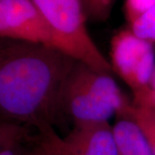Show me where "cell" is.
I'll use <instances>...</instances> for the list:
<instances>
[{
  "label": "cell",
  "instance_id": "8",
  "mask_svg": "<svg viewBox=\"0 0 155 155\" xmlns=\"http://www.w3.org/2000/svg\"><path fill=\"white\" fill-rule=\"evenodd\" d=\"M29 127L16 122L0 125V155H32L34 137Z\"/></svg>",
  "mask_w": 155,
  "mask_h": 155
},
{
  "label": "cell",
  "instance_id": "9",
  "mask_svg": "<svg viewBox=\"0 0 155 155\" xmlns=\"http://www.w3.org/2000/svg\"><path fill=\"white\" fill-rule=\"evenodd\" d=\"M130 117L137 123L155 155V108L134 104Z\"/></svg>",
  "mask_w": 155,
  "mask_h": 155
},
{
  "label": "cell",
  "instance_id": "3",
  "mask_svg": "<svg viewBox=\"0 0 155 155\" xmlns=\"http://www.w3.org/2000/svg\"><path fill=\"white\" fill-rule=\"evenodd\" d=\"M110 65L133 91V96L149 86L155 71L153 43L137 36L131 28L122 29L110 41Z\"/></svg>",
  "mask_w": 155,
  "mask_h": 155
},
{
  "label": "cell",
  "instance_id": "14",
  "mask_svg": "<svg viewBox=\"0 0 155 155\" xmlns=\"http://www.w3.org/2000/svg\"><path fill=\"white\" fill-rule=\"evenodd\" d=\"M32 155H50L48 153H47L40 145L35 141L34 137V146L32 150Z\"/></svg>",
  "mask_w": 155,
  "mask_h": 155
},
{
  "label": "cell",
  "instance_id": "10",
  "mask_svg": "<svg viewBox=\"0 0 155 155\" xmlns=\"http://www.w3.org/2000/svg\"><path fill=\"white\" fill-rule=\"evenodd\" d=\"M130 28L137 36L155 43V5L130 24Z\"/></svg>",
  "mask_w": 155,
  "mask_h": 155
},
{
  "label": "cell",
  "instance_id": "7",
  "mask_svg": "<svg viewBox=\"0 0 155 155\" xmlns=\"http://www.w3.org/2000/svg\"><path fill=\"white\" fill-rule=\"evenodd\" d=\"M117 155H154L137 123L120 117L113 126Z\"/></svg>",
  "mask_w": 155,
  "mask_h": 155
},
{
  "label": "cell",
  "instance_id": "1",
  "mask_svg": "<svg viewBox=\"0 0 155 155\" xmlns=\"http://www.w3.org/2000/svg\"><path fill=\"white\" fill-rule=\"evenodd\" d=\"M78 61L60 49L10 41L0 48V111L4 122L37 129L61 113L64 84Z\"/></svg>",
  "mask_w": 155,
  "mask_h": 155
},
{
  "label": "cell",
  "instance_id": "6",
  "mask_svg": "<svg viewBox=\"0 0 155 155\" xmlns=\"http://www.w3.org/2000/svg\"><path fill=\"white\" fill-rule=\"evenodd\" d=\"M72 69L67 76L62 90L61 113L71 118L74 127L108 123L112 116H116L115 111L100 102L81 83Z\"/></svg>",
  "mask_w": 155,
  "mask_h": 155
},
{
  "label": "cell",
  "instance_id": "2",
  "mask_svg": "<svg viewBox=\"0 0 155 155\" xmlns=\"http://www.w3.org/2000/svg\"><path fill=\"white\" fill-rule=\"evenodd\" d=\"M48 22L56 48L101 72H112L110 62L89 33L81 0H33Z\"/></svg>",
  "mask_w": 155,
  "mask_h": 155
},
{
  "label": "cell",
  "instance_id": "12",
  "mask_svg": "<svg viewBox=\"0 0 155 155\" xmlns=\"http://www.w3.org/2000/svg\"><path fill=\"white\" fill-rule=\"evenodd\" d=\"M154 5L155 0H125L124 11L127 22L131 24Z\"/></svg>",
  "mask_w": 155,
  "mask_h": 155
},
{
  "label": "cell",
  "instance_id": "13",
  "mask_svg": "<svg viewBox=\"0 0 155 155\" xmlns=\"http://www.w3.org/2000/svg\"><path fill=\"white\" fill-rule=\"evenodd\" d=\"M133 103L134 105L155 108V71L149 86L143 92L134 96Z\"/></svg>",
  "mask_w": 155,
  "mask_h": 155
},
{
  "label": "cell",
  "instance_id": "5",
  "mask_svg": "<svg viewBox=\"0 0 155 155\" xmlns=\"http://www.w3.org/2000/svg\"><path fill=\"white\" fill-rule=\"evenodd\" d=\"M0 35L56 48L52 28L33 0H0Z\"/></svg>",
  "mask_w": 155,
  "mask_h": 155
},
{
  "label": "cell",
  "instance_id": "11",
  "mask_svg": "<svg viewBox=\"0 0 155 155\" xmlns=\"http://www.w3.org/2000/svg\"><path fill=\"white\" fill-rule=\"evenodd\" d=\"M116 0H81L87 19L94 22H105L110 16Z\"/></svg>",
  "mask_w": 155,
  "mask_h": 155
},
{
  "label": "cell",
  "instance_id": "4",
  "mask_svg": "<svg viewBox=\"0 0 155 155\" xmlns=\"http://www.w3.org/2000/svg\"><path fill=\"white\" fill-rule=\"evenodd\" d=\"M35 141L50 155H117L113 127L110 123L74 127L65 137L53 126L38 129Z\"/></svg>",
  "mask_w": 155,
  "mask_h": 155
}]
</instances>
